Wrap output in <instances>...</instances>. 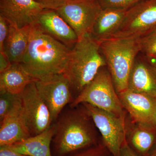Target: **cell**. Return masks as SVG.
<instances>
[{
  "label": "cell",
  "mask_w": 156,
  "mask_h": 156,
  "mask_svg": "<svg viewBox=\"0 0 156 156\" xmlns=\"http://www.w3.org/2000/svg\"><path fill=\"white\" fill-rule=\"evenodd\" d=\"M0 156H28L11 150L8 146H0Z\"/></svg>",
  "instance_id": "obj_28"
},
{
  "label": "cell",
  "mask_w": 156,
  "mask_h": 156,
  "mask_svg": "<svg viewBox=\"0 0 156 156\" xmlns=\"http://www.w3.org/2000/svg\"><path fill=\"white\" fill-rule=\"evenodd\" d=\"M156 30V0H144L126 11L119 30L111 38H140Z\"/></svg>",
  "instance_id": "obj_7"
},
{
  "label": "cell",
  "mask_w": 156,
  "mask_h": 156,
  "mask_svg": "<svg viewBox=\"0 0 156 156\" xmlns=\"http://www.w3.org/2000/svg\"><path fill=\"white\" fill-rule=\"evenodd\" d=\"M0 125V146L11 145L31 136L23 116L20 95Z\"/></svg>",
  "instance_id": "obj_15"
},
{
  "label": "cell",
  "mask_w": 156,
  "mask_h": 156,
  "mask_svg": "<svg viewBox=\"0 0 156 156\" xmlns=\"http://www.w3.org/2000/svg\"><path fill=\"white\" fill-rule=\"evenodd\" d=\"M100 46V42L91 34H87L78 39L71 49L63 73L69 82L74 100L93 80L100 69L106 66Z\"/></svg>",
  "instance_id": "obj_3"
},
{
  "label": "cell",
  "mask_w": 156,
  "mask_h": 156,
  "mask_svg": "<svg viewBox=\"0 0 156 156\" xmlns=\"http://www.w3.org/2000/svg\"><path fill=\"white\" fill-rule=\"evenodd\" d=\"M56 130L55 122L41 134L8 146L11 150L28 156H53L51 145Z\"/></svg>",
  "instance_id": "obj_16"
},
{
  "label": "cell",
  "mask_w": 156,
  "mask_h": 156,
  "mask_svg": "<svg viewBox=\"0 0 156 156\" xmlns=\"http://www.w3.org/2000/svg\"><path fill=\"white\" fill-rule=\"evenodd\" d=\"M11 64L12 63L4 52H0V73L8 69Z\"/></svg>",
  "instance_id": "obj_27"
},
{
  "label": "cell",
  "mask_w": 156,
  "mask_h": 156,
  "mask_svg": "<svg viewBox=\"0 0 156 156\" xmlns=\"http://www.w3.org/2000/svg\"><path fill=\"white\" fill-rule=\"evenodd\" d=\"M149 156H156V148L151 152Z\"/></svg>",
  "instance_id": "obj_30"
},
{
  "label": "cell",
  "mask_w": 156,
  "mask_h": 156,
  "mask_svg": "<svg viewBox=\"0 0 156 156\" xmlns=\"http://www.w3.org/2000/svg\"><path fill=\"white\" fill-rule=\"evenodd\" d=\"M139 39L110 38L100 43L101 52L118 93L128 89L135 58L140 52Z\"/></svg>",
  "instance_id": "obj_4"
},
{
  "label": "cell",
  "mask_w": 156,
  "mask_h": 156,
  "mask_svg": "<svg viewBox=\"0 0 156 156\" xmlns=\"http://www.w3.org/2000/svg\"><path fill=\"white\" fill-rule=\"evenodd\" d=\"M71 49L34 24L27 50L19 63L35 80L63 73Z\"/></svg>",
  "instance_id": "obj_2"
},
{
  "label": "cell",
  "mask_w": 156,
  "mask_h": 156,
  "mask_svg": "<svg viewBox=\"0 0 156 156\" xmlns=\"http://www.w3.org/2000/svg\"><path fill=\"white\" fill-rule=\"evenodd\" d=\"M128 89L156 98V61L140 53L131 70Z\"/></svg>",
  "instance_id": "obj_13"
},
{
  "label": "cell",
  "mask_w": 156,
  "mask_h": 156,
  "mask_svg": "<svg viewBox=\"0 0 156 156\" xmlns=\"http://www.w3.org/2000/svg\"><path fill=\"white\" fill-rule=\"evenodd\" d=\"M139 40L140 53L150 56L156 54V30Z\"/></svg>",
  "instance_id": "obj_22"
},
{
  "label": "cell",
  "mask_w": 156,
  "mask_h": 156,
  "mask_svg": "<svg viewBox=\"0 0 156 156\" xmlns=\"http://www.w3.org/2000/svg\"><path fill=\"white\" fill-rule=\"evenodd\" d=\"M83 104L92 117L108 151L112 156H121V149L127 141L126 119L89 104Z\"/></svg>",
  "instance_id": "obj_6"
},
{
  "label": "cell",
  "mask_w": 156,
  "mask_h": 156,
  "mask_svg": "<svg viewBox=\"0 0 156 156\" xmlns=\"http://www.w3.org/2000/svg\"><path fill=\"white\" fill-rule=\"evenodd\" d=\"M35 83L55 122L62 112L74 100L68 80L60 73L36 80Z\"/></svg>",
  "instance_id": "obj_9"
},
{
  "label": "cell",
  "mask_w": 156,
  "mask_h": 156,
  "mask_svg": "<svg viewBox=\"0 0 156 156\" xmlns=\"http://www.w3.org/2000/svg\"><path fill=\"white\" fill-rule=\"evenodd\" d=\"M151 57H153V58H154V59L156 61V54H155V55H153V56H152Z\"/></svg>",
  "instance_id": "obj_31"
},
{
  "label": "cell",
  "mask_w": 156,
  "mask_h": 156,
  "mask_svg": "<svg viewBox=\"0 0 156 156\" xmlns=\"http://www.w3.org/2000/svg\"><path fill=\"white\" fill-rule=\"evenodd\" d=\"M33 24L70 49L77 42L76 34L56 10L44 9Z\"/></svg>",
  "instance_id": "obj_14"
},
{
  "label": "cell",
  "mask_w": 156,
  "mask_h": 156,
  "mask_svg": "<svg viewBox=\"0 0 156 156\" xmlns=\"http://www.w3.org/2000/svg\"><path fill=\"white\" fill-rule=\"evenodd\" d=\"M121 156H140L126 141L121 149Z\"/></svg>",
  "instance_id": "obj_29"
},
{
  "label": "cell",
  "mask_w": 156,
  "mask_h": 156,
  "mask_svg": "<svg viewBox=\"0 0 156 156\" xmlns=\"http://www.w3.org/2000/svg\"><path fill=\"white\" fill-rule=\"evenodd\" d=\"M123 107L134 123L156 128V98L129 89L118 93Z\"/></svg>",
  "instance_id": "obj_11"
},
{
  "label": "cell",
  "mask_w": 156,
  "mask_h": 156,
  "mask_svg": "<svg viewBox=\"0 0 156 156\" xmlns=\"http://www.w3.org/2000/svg\"><path fill=\"white\" fill-rule=\"evenodd\" d=\"M83 103L89 104L126 119L125 109L105 66L100 69L93 80L69 105L74 107Z\"/></svg>",
  "instance_id": "obj_5"
},
{
  "label": "cell",
  "mask_w": 156,
  "mask_h": 156,
  "mask_svg": "<svg viewBox=\"0 0 156 156\" xmlns=\"http://www.w3.org/2000/svg\"><path fill=\"white\" fill-rule=\"evenodd\" d=\"M127 11L114 8L102 9L93 27L92 37L100 43L111 38L122 24Z\"/></svg>",
  "instance_id": "obj_17"
},
{
  "label": "cell",
  "mask_w": 156,
  "mask_h": 156,
  "mask_svg": "<svg viewBox=\"0 0 156 156\" xmlns=\"http://www.w3.org/2000/svg\"><path fill=\"white\" fill-rule=\"evenodd\" d=\"M23 112L31 136L41 134L53 123L49 108L40 96L35 81L20 94Z\"/></svg>",
  "instance_id": "obj_10"
},
{
  "label": "cell",
  "mask_w": 156,
  "mask_h": 156,
  "mask_svg": "<svg viewBox=\"0 0 156 156\" xmlns=\"http://www.w3.org/2000/svg\"><path fill=\"white\" fill-rule=\"evenodd\" d=\"M51 150L53 156H69L100 143L97 128L83 104L68 105L55 122Z\"/></svg>",
  "instance_id": "obj_1"
},
{
  "label": "cell",
  "mask_w": 156,
  "mask_h": 156,
  "mask_svg": "<svg viewBox=\"0 0 156 156\" xmlns=\"http://www.w3.org/2000/svg\"><path fill=\"white\" fill-rule=\"evenodd\" d=\"M45 9L56 10L63 5L68 0H34Z\"/></svg>",
  "instance_id": "obj_26"
},
{
  "label": "cell",
  "mask_w": 156,
  "mask_h": 156,
  "mask_svg": "<svg viewBox=\"0 0 156 156\" xmlns=\"http://www.w3.org/2000/svg\"><path fill=\"white\" fill-rule=\"evenodd\" d=\"M144 0H98L102 9L107 8L128 10Z\"/></svg>",
  "instance_id": "obj_23"
},
{
  "label": "cell",
  "mask_w": 156,
  "mask_h": 156,
  "mask_svg": "<svg viewBox=\"0 0 156 156\" xmlns=\"http://www.w3.org/2000/svg\"><path fill=\"white\" fill-rule=\"evenodd\" d=\"M31 29L32 25L22 28L9 25L3 52L11 63H20L22 61L28 48Z\"/></svg>",
  "instance_id": "obj_18"
},
{
  "label": "cell",
  "mask_w": 156,
  "mask_h": 156,
  "mask_svg": "<svg viewBox=\"0 0 156 156\" xmlns=\"http://www.w3.org/2000/svg\"><path fill=\"white\" fill-rule=\"evenodd\" d=\"M9 23L4 17L0 16V52L4 51V47L9 28Z\"/></svg>",
  "instance_id": "obj_25"
},
{
  "label": "cell",
  "mask_w": 156,
  "mask_h": 156,
  "mask_svg": "<svg viewBox=\"0 0 156 156\" xmlns=\"http://www.w3.org/2000/svg\"><path fill=\"white\" fill-rule=\"evenodd\" d=\"M35 80L19 63H12L8 69L0 73V91L19 95Z\"/></svg>",
  "instance_id": "obj_20"
},
{
  "label": "cell",
  "mask_w": 156,
  "mask_h": 156,
  "mask_svg": "<svg viewBox=\"0 0 156 156\" xmlns=\"http://www.w3.org/2000/svg\"><path fill=\"white\" fill-rule=\"evenodd\" d=\"M102 10L98 0H68L56 11L72 28L79 39L92 34Z\"/></svg>",
  "instance_id": "obj_8"
},
{
  "label": "cell",
  "mask_w": 156,
  "mask_h": 156,
  "mask_svg": "<svg viewBox=\"0 0 156 156\" xmlns=\"http://www.w3.org/2000/svg\"><path fill=\"white\" fill-rule=\"evenodd\" d=\"M135 126L127 134L128 144L140 156H149L156 143V128L144 124Z\"/></svg>",
  "instance_id": "obj_19"
},
{
  "label": "cell",
  "mask_w": 156,
  "mask_h": 156,
  "mask_svg": "<svg viewBox=\"0 0 156 156\" xmlns=\"http://www.w3.org/2000/svg\"><path fill=\"white\" fill-rule=\"evenodd\" d=\"M19 95L0 91V122L7 115L19 99Z\"/></svg>",
  "instance_id": "obj_21"
},
{
  "label": "cell",
  "mask_w": 156,
  "mask_h": 156,
  "mask_svg": "<svg viewBox=\"0 0 156 156\" xmlns=\"http://www.w3.org/2000/svg\"><path fill=\"white\" fill-rule=\"evenodd\" d=\"M44 9L34 0H0V16L18 28L33 24Z\"/></svg>",
  "instance_id": "obj_12"
},
{
  "label": "cell",
  "mask_w": 156,
  "mask_h": 156,
  "mask_svg": "<svg viewBox=\"0 0 156 156\" xmlns=\"http://www.w3.org/2000/svg\"><path fill=\"white\" fill-rule=\"evenodd\" d=\"M108 151L105 146L102 143L80 151L69 156H107Z\"/></svg>",
  "instance_id": "obj_24"
}]
</instances>
